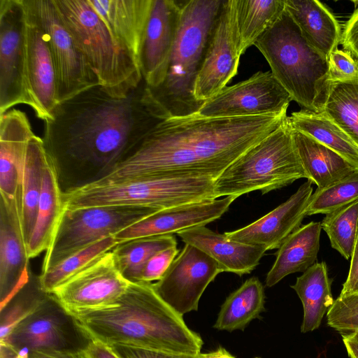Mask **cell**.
<instances>
[{"label": "cell", "mask_w": 358, "mask_h": 358, "mask_svg": "<svg viewBox=\"0 0 358 358\" xmlns=\"http://www.w3.org/2000/svg\"><path fill=\"white\" fill-rule=\"evenodd\" d=\"M168 117L144 80L125 96L97 85L58 103L43 140L62 193L106 177Z\"/></svg>", "instance_id": "1"}, {"label": "cell", "mask_w": 358, "mask_h": 358, "mask_svg": "<svg viewBox=\"0 0 358 358\" xmlns=\"http://www.w3.org/2000/svg\"><path fill=\"white\" fill-rule=\"evenodd\" d=\"M287 117L283 113L243 117H208L197 113L168 117L155 127L108 175L90 185L144 176L216 179Z\"/></svg>", "instance_id": "2"}, {"label": "cell", "mask_w": 358, "mask_h": 358, "mask_svg": "<svg viewBox=\"0 0 358 358\" xmlns=\"http://www.w3.org/2000/svg\"><path fill=\"white\" fill-rule=\"evenodd\" d=\"M96 341L173 353L197 355L203 341L182 316L156 293L152 283L130 282L114 303L70 313Z\"/></svg>", "instance_id": "3"}, {"label": "cell", "mask_w": 358, "mask_h": 358, "mask_svg": "<svg viewBox=\"0 0 358 358\" xmlns=\"http://www.w3.org/2000/svg\"><path fill=\"white\" fill-rule=\"evenodd\" d=\"M223 0H189L181 3L180 24L162 84L150 90L169 117L196 113L202 103L194 90L209 38Z\"/></svg>", "instance_id": "4"}, {"label": "cell", "mask_w": 358, "mask_h": 358, "mask_svg": "<svg viewBox=\"0 0 358 358\" xmlns=\"http://www.w3.org/2000/svg\"><path fill=\"white\" fill-rule=\"evenodd\" d=\"M254 45L292 101L320 113L328 87L327 59L306 42L285 9Z\"/></svg>", "instance_id": "5"}, {"label": "cell", "mask_w": 358, "mask_h": 358, "mask_svg": "<svg viewBox=\"0 0 358 358\" xmlns=\"http://www.w3.org/2000/svg\"><path fill=\"white\" fill-rule=\"evenodd\" d=\"M76 45L96 73L99 85L118 96L137 88L143 78L132 55L113 37L87 0H53Z\"/></svg>", "instance_id": "6"}, {"label": "cell", "mask_w": 358, "mask_h": 358, "mask_svg": "<svg viewBox=\"0 0 358 358\" xmlns=\"http://www.w3.org/2000/svg\"><path fill=\"white\" fill-rule=\"evenodd\" d=\"M215 180L174 176L137 177L109 184L89 185L62 193V198L67 209L123 205L159 210L216 199Z\"/></svg>", "instance_id": "7"}, {"label": "cell", "mask_w": 358, "mask_h": 358, "mask_svg": "<svg viewBox=\"0 0 358 358\" xmlns=\"http://www.w3.org/2000/svg\"><path fill=\"white\" fill-rule=\"evenodd\" d=\"M308 176L297 154L289 117L228 166L215 181L217 199L259 190L262 194Z\"/></svg>", "instance_id": "8"}, {"label": "cell", "mask_w": 358, "mask_h": 358, "mask_svg": "<svg viewBox=\"0 0 358 358\" xmlns=\"http://www.w3.org/2000/svg\"><path fill=\"white\" fill-rule=\"evenodd\" d=\"M157 211L123 205L64 208L52 240L46 250L41 273L67 257Z\"/></svg>", "instance_id": "9"}, {"label": "cell", "mask_w": 358, "mask_h": 358, "mask_svg": "<svg viewBox=\"0 0 358 358\" xmlns=\"http://www.w3.org/2000/svg\"><path fill=\"white\" fill-rule=\"evenodd\" d=\"M92 340L76 318L50 294L1 343L27 353L83 352Z\"/></svg>", "instance_id": "10"}, {"label": "cell", "mask_w": 358, "mask_h": 358, "mask_svg": "<svg viewBox=\"0 0 358 358\" xmlns=\"http://www.w3.org/2000/svg\"><path fill=\"white\" fill-rule=\"evenodd\" d=\"M31 1L51 52L58 103L99 85L96 73L76 45L53 0Z\"/></svg>", "instance_id": "11"}, {"label": "cell", "mask_w": 358, "mask_h": 358, "mask_svg": "<svg viewBox=\"0 0 358 358\" xmlns=\"http://www.w3.org/2000/svg\"><path fill=\"white\" fill-rule=\"evenodd\" d=\"M18 104L36 111L26 73L24 8L22 0H0V115Z\"/></svg>", "instance_id": "12"}, {"label": "cell", "mask_w": 358, "mask_h": 358, "mask_svg": "<svg viewBox=\"0 0 358 358\" xmlns=\"http://www.w3.org/2000/svg\"><path fill=\"white\" fill-rule=\"evenodd\" d=\"M292 99L272 73L258 71L227 86L196 113L208 117H243L287 113Z\"/></svg>", "instance_id": "13"}, {"label": "cell", "mask_w": 358, "mask_h": 358, "mask_svg": "<svg viewBox=\"0 0 358 358\" xmlns=\"http://www.w3.org/2000/svg\"><path fill=\"white\" fill-rule=\"evenodd\" d=\"M218 264L194 245L185 243L164 275L152 287L178 314L197 310L208 285L222 273Z\"/></svg>", "instance_id": "14"}, {"label": "cell", "mask_w": 358, "mask_h": 358, "mask_svg": "<svg viewBox=\"0 0 358 358\" xmlns=\"http://www.w3.org/2000/svg\"><path fill=\"white\" fill-rule=\"evenodd\" d=\"M241 56L234 29V0H223L195 82L196 100L203 104L226 87L237 74Z\"/></svg>", "instance_id": "15"}, {"label": "cell", "mask_w": 358, "mask_h": 358, "mask_svg": "<svg viewBox=\"0 0 358 358\" xmlns=\"http://www.w3.org/2000/svg\"><path fill=\"white\" fill-rule=\"evenodd\" d=\"M129 283L118 271L113 254L109 251L51 294L72 313L114 303L126 292Z\"/></svg>", "instance_id": "16"}, {"label": "cell", "mask_w": 358, "mask_h": 358, "mask_svg": "<svg viewBox=\"0 0 358 358\" xmlns=\"http://www.w3.org/2000/svg\"><path fill=\"white\" fill-rule=\"evenodd\" d=\"M25 12L26 73L36 117L50 119L58 104L56 76L46 35L31 0H22Z\"/></svg>", "instance_id": "17"}, {"label": "cell", "mask_w": 358, "mask_h": 358, "mask_svg": "<svg viewBox=\"0 0 358 358\" xmlns=\"http://www.w3.org/2000/svg\"><path fill=\"white\" fill-rule=\"evenodd\" d=\"M181 3L152 0L140 56L143 78L150 89L164 82L180 24Z\"/></svg>", "instance_id": "18"}, {"label": "cell", "mask_w": 358, "mask_h": 358, "mask_svg": "<svg viewBox=\"0 0 358 358\" xmlns=\"http://www.w3.org/2000/svg\"><path fill=\"white\" fill-rule=\"evenodd\" d=\"M236 199L229 196L162 209L113 236L118 244L138 238L178 234L187 229L206 226L221 217Z\"/></svg>", "instance_id": "19"}, {"label": "cell", "mask_w": 358, "mask_h": 358, "mask_svg": "<svg viewBox=\"0 0 358 358\" xmlns=\"http://www.w3.org/2000/svg\"><path fill=\"white\" fill-rule=\"evenodd\" d=\"M312 182L303 183L286 201L252 223L232 231L227 238L257 245L266 250L278 249L286 238L301 227L313 194Z\"/></svg>", "instance_id": "20"}, {"label": "cell", "mask_w": 358, "mask_h": 358, "mask_svg": "<svg viewBox=\"0 0 358 358\" xmlns=\"http://www.w3.org/2000/svg\"><path fill=\"white\" fill-rule=\"evenodd\" d=\"M26 242L16 199H0L1 308L28 281L30 275Z\"/></svg>", "instance_id": "21"}, {"label": "cell", "mask_w": 358, "mask_h": 358, "mask_svg": "<svg viewBox=\"0 0 358 358\" xmlns=\"http://www.w3.org/2000/svg\"><path fill=\"white\" fill-rule=\"evenodd\" d=\"M35 134L25 113L10 109L0 115V193L16 199L20 210V187L29 140Z\"/></svg>", "instance_id": "22"}, {"label": "cell", "mask_w": 358, "mask_h": 358, "mask_svg": "<svg viewBox=\"0 0 358 358\" xmlns=\"http://www.w3.org/2000/svg\"><path fill=\"white\" fill-rule=\"evenodd\" d=\"M118 43L138 64L152 0H87ZM141 69V68H140Z\"/></svg>", "instance_id": "23"}, {"label": "cell", "mask_w": 358, "mask_h": 358, "mask_svg": "<svg viewBox=\"0 0 358 358\" xmlns=\"http://www.w3.org/2000/svg\"><path fill=\"white\" fill-rule=\"evenodd\" d=\"M178 236L185 243L195 246L215 260L222 272L240 276L250 273L266 251L260 246L231 240L224 234L205 226L183 230Z\"/></svg>", "instance_id": "24"}, {"label": "cell", "mask_w": 358, "mask_h": 358, "mask_svg": "<svg viewBox=\"0 0 358 358\" xmlns=\"http://www.w3.org/2000/svg\"><path fill=\"white\" fill-rule=\"evenodd\" d=\"M285 8L306 42L324 58L338 49L341 26L324 3L317 0H285Z\"/></svg>", "instance_id": "25"}, {"label": "cell", "mask_w": 358, "mask_h": 358, "mask_svg": "<svg viewBox=\"0 0 358 358\" xmlns=\"http://www.w3.org/2000/svg\"><path fill=\"white\" fill-rule=\"evenodd\" d=\"M321 222H310L291 234L275 253V260L266 277V286L276 285L287 275L304 272L316 263Z\"/></svg>", "instance_id": "26"}, {"label": "cell", "mask_w": 358, "mask_h": 358, "mask_svg": "<svg viewBox=\"0 0 358 358\" xmlns=\"http://www.w3.org/2000/svg\"><path fill=\"white\" fill-rule=\"evenodd\" d=\"M292 137L308 180L317 188L358 173L357 167L308 135L292 128Z\"/></svg>", "instance_id": "27"}, {"label": "cell", "mask_w": 358, "mask_h": 358, "mask_svg": "<svg viewBox=\"0 0 358 358\" xmlns=\"http://www.w3.org/2000/svg\"><path fill=\"white\" fill-rule=\"evenodd\" d=\"M48 162L43 140L35 134L27 145L20 187V223L27 245L35 224L43 173Z\"/></svg>", "instance_id": "28"}, {"label": "cell", "mask_w": 358, "mask_h": 358, "mask_svg": "<svg viewBox=\"0 0 358 358\" xmlns=\"http://www.w3.org/2000/svg\"><path fill=\"white\" fill-rule=\"evenodd\" d=\"M64 208L62 192L49 159L43 173L35 224L27 245L30 259L48 250Z\"/></svg>", "instance_id": "29"}, {"label": "cell", "mask_w": 358, "mask_h": 358, "mask_svg": "<svg viewBox=\"0 0 358 358\" xmlns=\"http://www.w3.org/2000/svg\"><path fill=\"white\" fill-rule=\"evenodd\" d=\"M331 280L324 262H316L296 278L291 287L296 292L303 308L301 332L319 328L324 314L334 304Z\"/></svg>", "instance_id": "30"}, {"label": "cell", "mask_w": 358, "mask_h": 358, "mask_svg": "<svg viewBox=\"0 0 358 358\" xmlns=\"http://www.w3.org/2000/svg\"><path fill=\"white\" fill-rule=\"evenodd\" d=\"M285 0H234V22L242 55L285 11Z\"/></svg>", "instance_id": "31"}, {"label": "cell", "mask_w": 358, "mask_h": 358, "mask_svg": "<svg viewBox=\"0 0 358 358\" xmlns=\"http://www.w3.org/2000/svg\"><path fill=\"white\" fill-rule=\"evenodd\" d=\"M265 294L262 283L253 276L231 293L221 306L214 328L233 331L243 330L265 310Z\"/></svg>", "instance_id": "32"}, {"label": "cell", "mask_w": 358, "mask_h": 358, "mask_svg": "<svg viewBox=\"0 0 358 358\" xmlns=\"http://www.w3.org/2000/svg\"><path fill=\"white\" fill-rule=\"evenodd\" d=\"M289 120L294 129L308 135L358 168V146L323 113L303 108L292 113Z\"/></svg>", "instance_id": "33"}, {"label": "cell", "mask_w": 358, "mask_h": 358, "mask_svg": "<svg viewBox=\"0 0 358 358\" xmlns=\"http://www.w3.org/2000/svg\"><path fill=\"white\" fill-rule=\"evenodd\" d=\"M173 235H163L131 239L118 243L111 250L115 265L129 282H140L142 271L156 253L176 247Z\"/></svg>", "instance_id": "34"}, {"label": "cell", "mask_w": 358, "mask_h": 358, "mask_svg": "<svg viewBox=\"0 0 358 358\" xmlns=\"http://www.w3.org/2000/svg\"><path fill=\"white\" fill-rule=\"evenodd\" d=\"M358 146V83L328 84L321 111Z\"/></svg>", "instance_id": "35"}, {"label": "cell", "mask_w": 358, "mask_h": 358, "mask_svg": "<svg viewBox=\"0 0 358 358\" xmlns=\"http://www.w3.org/2000/svg\"><path fill=\"white\" fill-rule=\"evenodd\" d=\"M117 245L113 236L103 238L71 255L50 270L41 273L38 280L41 289L52 294L59 286L90 266Z\"/></svg>", "instance_id": "36"}, {"label": "cell", "mask_w": 358, "mask_h": 358, "mask_svg": "<svg viewBox=\"0 0 358 358\" xmlns=\"http://www.w3.org/2000/svg\"><path fill=\"white\" fill-rule=\"evenodd\" d=\"M49 294L41 289L38 276L30 271L28 281L1 308L0 341L34 312Z\"/></svg>", "instance_id": "37"}, {"label": "cell", "mask_w": 358, "mask_h": 358, "mask_svg": "<svg viewBox=\"0 0 358 358\" xmlns=\"http://www.w3.org/2000/svg\"><path fill=\"white\" fill-rule=\"evenodd\" d=\"M321 227L331 247L349 259L358 236V199L326 214Z\"/></svg>", "instance_id": "38"}, {"label": "cell", "mask_w": 358, "mask_h": 358, "mask_svg": "<svg viewBox=\"0 0 358 358\" xmlns=\"http://www.w3.org/2000/svg\"><path fill=\"white\" fill-rule=\"evenodd\" d=\"M358 199V173L313 193L306 216L328 214Z\"/></svg>", "instance_id": "39"}, {"label": "cell", "mask_w": 358, "mask_h": 358, "mask_svg": "<svg viewBox=\"0 0 358 358\" xmlns=\"http://www.w3.org/2000/svg\"><path fill=\"white\" fill-rule=\"evenodd\" d=\"M329 327L342 333L358 329V293L339 296L327 315Z\"/></svg>", "instance_id": "40"}, {"label": "cell", "mask_w": 358, "mask_h": 358, "mask_svg": "<svg viewBox=\"0 0 358 358\" xmlns=\"http://www.w3.org/2000/svg\"><path fill=\"white\" fill-rule=\"evenodd\" d=\"M327 85L338 83H358V59L349 51L336 49L327 58Z\"/></svg>", "instance_id": "41"}, {"label": "cell", "mask_w": 358, "mask_h": 358, "mask_svg": "<svg viewBox=\"0 0 358 358\" xmlns=\"http://www.w3.org/2000/svg\"><path fill=\"white\" fill-rule=\"evenodd\" d=\"M178 254L177 246L156 253L145 265L140 282L152 283L160 280Z\"/></svg>", "instance_id": "42"}, {"label": "cell", "mask_w": 358, "mask_h": 358, "mask_svg": "<svg viewBox=\"0 0 358 358\" xmlns=\"http://www.w3.org/2000/svg\"><path fill=\"white\" fill-rule=\"evenodd\" d=\"M120 358H195L196 355L173 353L123 344L108 345Z\"/></svg>", "instance_id": "43"}, {"label": "cell", "mask_w": 358, "mask_h": 358, "mask_svg": "<svg viewBox=\"0 0 358 358\" xmlns=\"http://www.w3.org/2000/svg\"><path fill=\"white\" fill-rule=\"evenodd\" d=\"M341 43L358 59V7L343 25Z\"/></svg>", "instance_id": "44"}, {"label": "cell", "mask_w": 358, "mask_h": 358, "mask_svg": "<svg viewBox=\"0 0 358 358\" xmlns=\"http://www.w3.org/2000/svg\"><path fill=\"white\" fill-rule=\"evenodd\" d=\"M350 258L349 273L339 295L341 296L358 293V236Z\"/></svg>", "instance_id": "45"}, {"label": "cell", "mask_w": 358, "mask_h": 358, "mask_svg": "<svg viewBox=\"0 0 358 358\" xmlns=\"http://www.w3.org/2000/svg\"><path fill=\"white\" fill-rule=\"evenodd\" d=\"M83 353L85 358H120L108 345L94 339Z\"/></svg>", "instance_id": "46"}, {"label": "cell", "mask_w": 358, "mask_h": 358, "mask_svg": "<svg viewBox=\"0 0 358 358\" xmlns=\"http://www.w3.org/2000/svg\"><path fill=\"white\" fill-rule=\"evenodd\" d=\"M341 334L350 358H358V329Z\"/></svg>", "instance_id": "47"}, {"label": "cell", "mask_w": 358, "mask_h": 358, "mask_svg": "<svg viewBox=\"0 0 358 358\" xmlns=\"http://www.w3.org/2000/svg\"><path fill=\"white\" fill-rule=\"evenodd\" d=\"M83 352L38 351L29 352V358H85Z\"/></svg>", "instance_id": "48"}, {"label": "cell", "mask_w": 358, "mask_h": 358, "mask_svg": "<svg viewBox=\"0 0 358 358\" xmlns=\"http://www.w3.org/2000/svg\"><path fill=\"white\" fill-rule=\"evenodd\" d=\"M0 358H29V353L17 351L7 344L1 343Z\"/></svg>", "instance_id": "49"}, {"label": "cell", "mask_w": 358, "mask_h": 358, "mask_svg": "<svg viewBox=\"0 0 358 358\" xmlns=\"http://www.w3.org/2000/svg\"><path fill=\"white\" fill-rule=\"evenodd\" d=\"M195 358H235L227 350L220 347L216 350L207 353H199Z\"/></svg>", "instance_id": "50"}]
</instances>
